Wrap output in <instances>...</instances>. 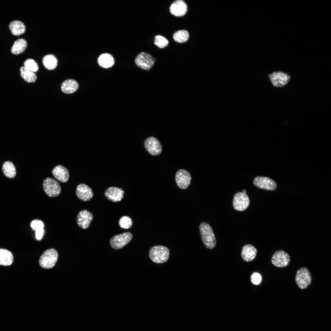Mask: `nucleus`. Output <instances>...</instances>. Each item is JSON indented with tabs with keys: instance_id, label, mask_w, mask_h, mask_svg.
<instances>
[{
	"instance_id": "obj_6",
	"label": "nucleus",
	"mask_w": 331,
	"mask_h": 331,
	"mask_svg": "<svg viewBox=\"0 0 331 331\" xmlns=\"http://www.w3.org/2000/svg\"><path fill=\"white\" fill-rule=\"evenodd\" d=\"M155 60V58L150 54L142 52L136 56L135 62L138 67L148 70L154 66Z\"/></svg>"
},
{
	"instance_id": "obj_16",
	"label": "nucleus",
	"mask_w": 331,
	"mask_h": 331,
	"mask_svg": "<svg viewBox=\"0 0 331 331\" xmlns=\"http://www.w3.org/2000/svg\"><path fill=\"white\" fill-rule=\"evenodd\" d=\"M78 198L83 201H88L91 199L93 196L91 188L87 185L82 183L78 185L76 191Z\"/></svg>"
},
{
	"instance_id": "obj_1",
	"label": "nucleus",
	"mask_w": 331,
	"mask_h": 331,
	"mask_svg": "<svg viewBox=\"0 0 331 331\" xmlns=\"http://www.w3.org/2000/svg\"><path fill=\"white\" fill-rule=\"evenodd\" d=\"M199 230L203 242L207 249H212L216 245V240L213 230L207 223L203 222L199 226Z\"/></svg>"
},
{
	"instance_id": "obj_26",
	"label": "nucleus",
	"mask_w": 331,
	"mask_h": 331,
	"mask_svg": "<svg viewBox=\"0 0 331 331\" xmlns=\"http://www.w3.org/2000/svg\"><path fill=\"white\" fill-rule=\"evenodd\" d=\"M20 72L21 77L27 82H33L37 80V76L35 73L29 70L24 66L20 68Z\"/></svg>"
},
{
	"instance_id": "obj_23",
	"label": "nucleus",
	"mask_w": 331,
	"mask_h": 331,
	"mask_svg": "<svg viewBox=\"0 0 331 331\" xmlns=\"http://www.w3.org/2000/svg\"><path fill=\"white\" fill-rule=\"evenodd\" d=\"M27 42L25 40L20 38L14 42L11 49L12 53L18 55L23 52L27 47Z\"/></svg>"
},
{
	"instance_id": "obj_5",
	"label": "nucleus",
	"mask_w": 331,
	"mask_h": 331,
	"mask_svg": "<svg viewBox=\"0 0 331 331\" xmlns=\"http://www.w3.org/2000/svg\"><path fill=\"white\" fill-rule=\"evenodd\" d=\"M43 186L44 192L49 197L57 196L61 193V189L59 184L53 178L47 177L44 179Z\"/></svg>"
},
{
	"instance_id": "obj_2",
	"label": "nucleus",
	"mask_w": 331,
	"mask_h": 331,
	"mask_svg": "<svg viewBox=\"0 0 331 331\" xmlns=\"http://www.w3.org/2000/svg\"><path fill=\"white\" fill-rule=\"evenodd\" d=\"M169 250L162 245H157L151 247L149 251V257L154 262L162 264L166 262L169 256Z\"/></svg>"
},
{
	"instance_id": "obj_27",
	"label": "nucleus",
	"mask_w": 331,
	"mask_h": 331,
	"mask_svg": "<svg viewBox=\"0 0 331 331\" xmlns=\"http://www.w3.org/2000/svg\"><path fill=\"white\" fill-rule=\"evenodd\" d=\"M2 170L5 175L9 178H13L16 174L15 167L13 163L10 161L4 162L2 166Z\"/></svg>"
},
{
	"instance_id": "obj_20",
	"label": "nucleus",
	"mask_w": 331,
	"mask_h": 331,
	"mask_svg": "<svg viewBox=\"0 0 331 331\" xmlns=\"http://www.w3.org/2000/svg\"><path fill=\"white\" fill-rule=\"evenodd\" d=\"M79 85L77 82L72 79L64 81L62 83L61 89L63 92L70 94L75 92L78 89Z\"/></svg>"
},
{
	"instance_id": "obj_25",
	"label": "nucleus",
	"mask_w": 331,
	"mask_h": 331,
	"mask_svg": "<svg viewBox=\"0 0 331 331\" xmlns=\"http://www.w3.org/2000/svg\"><path fill=\"white\" fill-rule=\"evenodd\" d=\"M42 62L44 67L48 70H53L57 67L58 60L52 54H48L44 56Z\"/></svg>"
},
{
	"instance_id": "obj_18",
	"label": "nucleus",
	"mask_w": 331,
	"mask_h": 331,
	"mask_svg": "<svg viewBox=\"0 0 331 331\" xmlns=\"http://www.w3.org/2000/svg\"><path fill=\"white\" fill-rule=\"evenodd\" d=\"M52 173L56 179L63 183L67 182L69 178L68 169L61 165L55 166L52 170Z\"/></svg>"
},
{
	"instance_id": "obj_11",
	"label": "nucleus",
	"mask_w": 331,
	"mask_h": 331,
	"mask_svg": "<svg viewBox=\"0 0 331 331\" xmlns=\"http://www.w3.org/2000/svg\"><path fill=\"white\" fill-rule=\"evenodd\" d=\"M191 179L189 173L185 169H180L176 173L175 181L177 185L182 189H185L188 188L190 184Z\"/></svg>"
},
{
	"instance_id": "obj_3",
	"label": "nucleus",
	"mask_w": 331,
	"mask_h": 331,
	"mask_svg": "<svg viewBox=\"0 0 331 331\" xmlns=\"http://www.w3.org/2000/svg\"><path fill=\"white\" fill-rule=\"evenodd\" d=\"M58 254L54 249L46 250L42 255L39 260L40 266L45 269L52 268L56 264L58 259Z\"/></svg>"
},
{
	"instance_id": "obj_21",
	"label": "nucleus",
	"mask_w": 331,
	"mask_h": 331,
	"mask_svg": "<svg viewBox=\"0 0 331 331\" xmlns=\"http://www.w3.org/2000/svg\"><path fill=\"white\" fill-rule=\"evenodd\" d=\"M99 65L104 68H109L112 67L114 63L113 56L110 54L104 53L100 55L98 58Z\"/></svg>"
},
{
	"instance_id": "obj_15",
	"label": "nucleus",
	"mask_w": 331,
	"mask_h": 331,
	"mask_svg": "<svg viewBox=\"0 0 331 331\" xmlns=\"http://www.w3.org/2000/svg\"><path fill=\"white\" fill-rule=\"evenodd\" d=\"M188 10L187 5L182 0H177L173 2L171 4L169 11L171 13L175 16L181 17L185 15Z\"/></svg>"
},
{
	"instance_id": "obj_34",
	"label": "nucleus",
	"mask_w": 331,
	"mask_h": 331,
	"mask_svg": "<svg viewBox=\"0 0 331 331\" xmlns=\"http://www.w3.org/2000/svg\"><path fill=\"white\" fill-rule=\"evenodd\" d=\"M44 233V230L43 229L36 231L35 235L36 238L40 240L41 239Z\"/></svg>"
},
{
	"instance_id": "obj_13",
	"label": "nucleus",
	"mask_w": 331,
	"mask_h": 331,
	"mask_svg": "<svg viewBox=\"0 0 331 331\" xmlns=\"http://www.w3.org/2000/svg\"><path fill=\"white\" fill-rule=\"evenodd\" d=\"M255 186L257 188L268 191L275 190L277 187L276 182L271 179L267 177L258 176L253 181Z\"/></svg>"
},
{
	"instance_id": "obj_12",
	"label": "nucleus",
	"mask_w": 331,
	"mask_h": 331,
	"mask_svg": "<svg viewBox=\"0 0 331 331\" xmlns=\"http://www.w3.org/2000/svg\"><path fill=\"white\" fill-rule=\"evenodd\" d=\"M272 84L277 87H282L286 85L290 79L288 74L281 71L274 72L269 75Z\"/></svg>"
},
{
	"instance_id": "obj_28",
	"label": "nucleus",
	"mask_w": 331,
	"mask_h": 331,
	"mask_svg": "<svg viewBox=\"0 0 331 331\" xmlns=\"http://www.w3.org/2000/svg\"><path fill=\"white\" fill-rule=\"evenodd\" d=\"M189 33L186 30H180L176 32L173 34L174 40L178 43H183L186 42L188 39Z\"/></svg>"
},
{
	"instance_id": "obj_31",
	"label": "nucleus",
	"mask_w": 331,
	"mask_h": 331,
	"mask_svg": "<svg viewBox=\"0 0 331 331\" xmlns=\"http://www.w3.org/2000/svg\"><path fill=\"white\" fill-rule=\"evenodd\" d=\"M169 41L164 37L157 35L155 37L154 43L158 47L160 48H164L167 46Z\"/></svg>"
},
{
	"instance_id": "obj_10",
	"label": "nucleus",
	"mask_w": 331,
	"mask_h": 331,
	"mask_svg": "<svg viewBox=\"0 0 331 331\" xmlns=\"http://www.w3.org/2000/svg\"><path fill=\"white\" fill-rule=\"evenodd\" d=\"M144 145L148 153L153 156L159 155L162 151V146L159 140L154 137H150L145 140Z\"/></svg>"
},
{
	"instance_id": "obj_22",
	"label": "nucleus",
	"mask_w": 331,
	"mask_h": 331,
	"mask_svg": "<svg viewBox=\"0 0 331 331\" xmlns=\"http://www.w3.org/2000/svg\"><path fill=\"white\" fill-rule=\"evenodd\" d=\"M9 27L12 34L15 36L21 35L23 34L25 30V25L20 21H12L10 24Z\"/></svg>"
},
{
	"instance_id": "obj_24",
	"label": "nucleus",
	"mask_w": 331,
	"mask_h": 331,
	"mask_svg": "<svg viewBox=\"0 0 331 331\" xmlns=\"http://www.w3.org/2000/svg\"><path fill=\"white\" fill-rule=\"evenodd\" d=\"M13 260L12 254L9 251L0 249V265L8 266L11 265Z\"/></svg>"
},
{
	"instance_id": "obj_8",
	"label": "nucleus",
	"mask_w": 331,
	"mask_h": 331,
	"mask_svg": "<svg viewBox=\"0 0 331 331\" xmlns=\"http://www.w3.org/2000/svg\"><path fill=\"white\" fill-rule=\"evenodd\" d=\"M290 257L289 254L283 250L276 251L272 255L271 259L272 264L279 268L287 266L290 263Z\"/></svg>"
},
{
	"instance_id": "obj_7",
	"label": "nucleus",
	"mask_w": 331,
	"mask_h": 331,
	"mask_svg": "<svg viewBox=\"0 0 331 331\" xmlns=\"http://www.w3.org/2000/svg\"><path fill=\"white\" fill-rule=\"evenodd\" d=\"M132 238V234L129 232L115 235L110 240L111 246L115 249H121L128 243Z\"/></svg>"
},
{
	"instance_id": "obj_30",
	"label": "nucleus",
	"mask_w": 331,
	"mask_h": 331,
	"mask_svg": "<svg viewBox=\"0 0 331 331\" xmlns=\"http://www.w3.org/2000/svg\"><path fill=\"white\" fill-rule=\"evenodd\" d=\"M132 224V221L131 219L127 216H122L119 221L120 226L123 229H129L131 226Z\"/></svg>"
},
{
	"instance_id": "obj_29",
	"label": "nucleus",
	"mask_w": 331,
	"mask_h": 331,
	"mask_svg": "<svg viewBox=\"0 0 331 331\" xmlns=\"http://www.w3.org/2000/svg\"><path fill=\"white\" fill-rule=\"evenodd\" d=\"M24 65L26 68L33 72H36L39 70L37 63L32 59H27L24 62Z\"/></svg>"
},
{
	"instance_id": "obj_9",
	"label": "nucleus",
	"mask_w": 331,
	"mask_h": 331,
	"mask_svg": "<svg viewBox=\"0 0 331 331\" xmlns=\"http://www.w3.org/2000/svg\"><path fill=\"white\" fill-rule=\"evenodd\" d=\"M249 204V198L246 193L239 192L234 194L233 205L235 210L240 211H244L247 208Z\"/></svg>"
},
{
	"instance_id": "obj_4",
	"label": "nucleus",
	"mask_w": 331,
	"mask_h": 331,
	"mask_svg": "<svg viewBox=\"0 0 331 331\" xmlns=\"http://www.w3.org/2000/svg\"><path fill=\"white\" fill-rule=\"evenodd\" d=\"M295 280L299 288L305 289L311 284L312 281V276L307 268L301 267L296 272Z\"/></svg>"
},
{
	"instance_id": "obj_32",
	"label": "nucleus",
	"mask_w": 331,
	"mask_h": 331,
	"mask_svg": "<svg viewBox=\"0 0 331 331\" xmlns=\"http://www.w3.org/2000/svg\"><path fill=\"white\" fill-rule=\"evenodd\" d=\"M30 226L33 230L36 231L44 229V224L42 221L36 219L30 222Z\"/></svg>"
},
{
	"instance_id": "obj_19",
	"label": "nucleus",
	"mask_w": 331,
	"mask_h": 331,
	"mask_svg": "<svg viewBox=\"0 0 331 331\" xmlns=\"http://www.w3.org/2000/svg\"><path fill=\"white\" fill-rule=\"evenodd\" d=\"M257 250L253 245L250 244L245 245L242 248L241 256L242 259L246 262H249L256 257Z\"/></svg>"
},
{
	"instance_id": "obj_33",
	"label": "nucleus",
	"mask_w": 331,
	"mask_h": 331,
	"mask_svg": "<svg viewBox=\"0 0 331 331\" xmlns=\"http://www.w3.org/2000/svg\"><path fill=\"white\" fill-rule=\"evenodd\" d=\"M251 280L253 284L255 285L258 284L261 281V276L259 273H254L251 276Z\"/></svg>"
},
{
	"instance_id": "obj_14",
	"label": "nucleus",
	"mask_w": 331,
	"mask_h": 331,
	"mask_svg": "<svg viewBox=\"0 0 331 331\" xmlns=\"http://www.w3.org/2000/svg\"><path fill=\"white\" fill-rule=\"evenodd\" d=\"M93 218V215L90 211L87 210H83L78 214L76 222L80 228L86 229L89 227Z\"/></svg>"
},
{
	"instance_id": "obj_17",
	"label": "nucleus",
	"mask_w": 331,
	"mask_h": 331,
	"mask_svg": "<svg viewBox=\"0 0 331 331\" xmlns=\"http://www.w3.org/2000/svg\"><path fill=\"white\" fill-rule=\"evenodd\" d=\"M104 194L109 200L113 202H118L120 201L123 198L124 191L121 188L111 187L105 190Z\"/></svg>"
},
{
	"instance_id": "obj_35",
	"label": "nucleus",
	"mask_w": 331,
	"mask_h": 331,
	"mask_svg": "<svg viewBox=\"0 0 331 331\" xmlns=\"http://www.w3.org/2000/svg\"><path fill=\"white\" fill-rule=\"evenodd\" d=\"M242 192L243 193H246V191L245 189H243L242 191Z\"/></svg>"
}]
</instances>
